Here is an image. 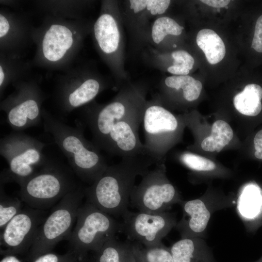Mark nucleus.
Segmentation results:
<instances>
[{
	"mask_svg": "<svg viewBox=\"0 0 262 262\" xmlns=\"http://www.w3.org/2000/svg\"><path fill=\"white\" fill-rule=\"evenodd\" d=\"M121 230V223L86 201L79 208L75 227L66 239L69 251L78 260L87 259L89 252L99 250Z\"/></svg>",
	"mask_w": 262,
	"mask_h": 262,
	"instance_id": "nucleus-6",
	"label": "nucleus"
},
{
	"mask_svg": "<svg viewBox=\"0 0 262 262\" xmlns=\"http://www.w3.org/2000/svg\"><path fill=\"white\" fill-rule=\"evenodd\" d=\"M4 79V74L2 70V67L0 66V86L2 84L3 80Z\"/></svg>",
	"mask_w": 262,
	"mask_h": 262,
	"instance_id": "nucleus-36",
	"label": "nucleus"
},
{
	"mask_svg": "<svg viewBox=\"0 0 262 262\" xmlns=\"http://www.w3.org/2000/svg\"><path fill=\"white\" fill-rule=\"evenodd\" d=\"M251 47L257 52H262V15L256 22Z\"/></svg>",
	"mask_w": 262,
	"mask_h": 262,
	"instance_id": "nucleus-31",
	"label": "nucleus"
},
{
	"mask_svg": "<svg viewBox=\"0 0 262 262\" xmlns=\"http://www.w3.org/2000/svg\"><path fill=\"white\" fill-rule=\"evenodd\" d=\"M147 92V87L145 84L127 83L110 103L86 109L80 121L89 129L92 141L98 147L118 121L129 119L143 120Z\"/></svg>",
	"mask_w": 262,
	"mask_h": 262,
	"instance_id": "nucleus-3",
	"label": "nucleus"
},
{
	"mask_svg": "<svg viewBox=\"0 0 262 262\" xmlns=\"http://www.w3.org/2000/svg\"><path fill=\"white\" fill-rule=\"evenodd\" d=\"M154 164L148 156L142 155L108 165L93 183L84 187L86 201L110 215L122 217L129 211L136 177L143 176Z\"/></svg>",
	"mask_w": 262,
	"mask_h": 262,
	"instance_id": "nucleus-1",
	"label": "nucleus"
},
{
	"mask_svg": "<svg viewBox=\"0 0 262 262\" xmlns=\"http://www.w3.org/2000/svg\"><path fill=\"white\" fill-rule=\"evenodd\" d=\"M47 144L21 131L0 139V154L8 164L0 176V183L15 182L19 186L37 172L48 158L43 152Z\"/></svg>",
	"mask_w": 262,
	"mask_h": 262,
	"instance_id": "nucleus-5",
	"label": "nucleus"
},
{
	"mask_svg": "<svg viewBox=\"0 0 262 262\" xmlns=\"http://www.w3.org/2000/svg\"><path fill=\"white\" fill-rule=\"evenodd\" d=\"M169 0H130L125 17L131 29L137 35H144L147 22L152 17L159 16L168 8Z\"/></svg>",
	"mask_w": 262,
	"mask_h": 262,
	"instance_id": "nucleus-15",
	"label": "nucleus"
},
{
	"mask_svg": "<svg viewBox=\"0 0 262 262\" xmlns=\"http://www.w3.org/2000/svg\"><path fill=\"white\" fill-rule=\"evenodd\" d=\"M47 211L27 206L0 230V255L28 252L36 231L47 217Z\"/></svg>",
	"mask_w": 262,
	"mask_h": 262,
	"instance_id": "nucleus-11",
	"label": "nucleus"
},
{
	"mask_svg": "<svg viewBox=\"0 0 262 262\" xmlns=\"http://www.w3.org/2000/svg\"><path fill=\"white\" fill-rule=\"evenodd\" d=\"M78 260L75 254L69 251L65 254L51 251L34 258L30 262H76Z\"/></svg>",
	"mask_w": 262,
	"mask_h": 262,
	"instance_id": "nucleus-30",
	"label": "nucleus"
},
{
	"mask_svg": "<svg viewBox=\"0 0 262 262\" xmlns=\"http://www.w3.org/2000/svg\"><path fill=\"white\" fill-rule=\"evenodd\" d=\"M0 262H24L16 255L8 254L2 255Z\"/></svg>",
	"mask_w": 262,
	"mask_h": 262,
	"instance_id": "nucleus-35",
	"label": "nucleus"
},
{
	"mask_svg": "<svg viewBox=\"0 0 262 262\" xmlns=\"http://www.w3.org/2000/svg\"><path fill=\"white\" fill-rule=\"evenodd\" d=\"M72 33L67 27L53 24L47 31L42 43L45 57L50 61L61 59L72 46Z\"/></svg>",
	"mask_w": 262,
	"mask_h": 262,
	"instance_id": "nucleus-17",
	"label": "nucleus"
},
{
	"mask_svg": "<svg viewBox=\"0 0 262 262\" xmlns=\"http://www.w3.org/2000/svg\"><path fill=\"white\" fill-rule=\"evenodd\" d=\"M142 119H129L118 121L98 147L110 155L122 158L148 155L138 133Z\"/></svg>",
	"mask_w": 262,
	"mask_h": 262,
	"instance_id": "nucleus-12",
	"label": "nucleus"
},
{
	"mask_svg": "<svg viewBox=\"0 0 262 262\" xmlns=\"http://www.w3.org/2000/svg\"><path fill=\"white\" fill-rule=\"evenodd\" d=\"M169 249L174 262H217L201 237L181 238Z\"/></svg>",
	"mask_w": 262,
	"mask_h": 262,
	"instance_id": "nucleus-16",
	"label": "nucleus"
},
{
	"mask_svg": "<svg viewBox=\"0 0 262 262\" xmlns=\"http://www.w3.org/2000/svg\"><path fill=\"white\" fill-rule=\"evenodd\" d=\"M91 262H136L131 243L114 237L107 241L89 259Z\"/></svg>",
	"mask_w": 262,
	"mask_h": 262,
	"instance_id": "nucleus-19",
	"label": "nucleus"
},
{
	"mask_svg": "<svg viewBox=\"0 0 262 262\" xmlns=\"http://www.w3.org/2000/svg\"><path fill=\"white\" fill-rule=\"evenodd\" d=\"M42 115L44 131L53 136L74 174L83 182L93 183L108 165L101 150L84 137L83 124L80 121L71 127L48 112Z\"/></svg>",
	"mask_w": 262,
	"mask_h": 262,
	"instance_id": "nucleus-2",
	"label": "nucleus"
},
{
	"mask_svg": "<svg viewBox=\"0 0 262 262\" xmlns=\"http://www.w3.org/2000/svg\"><path fill=\"white\" fill-rule=\"evenodd\" d=\"M238 210L244 220L247 222L262 223V196L254 188L244 191L238 199Z\"/></svg>",
	"mask_w": 262,
	"mask_h": 262,
	"instance_id": "nucleus-22",
	"label": "nucleus"
},
{
	"mask_svg": "<svg viewBox=\"0 0 262 262\" xmlns=\"http://www.w3.org/2000/svg\"><path fill=\"white\" fill-rule=\"evenodd\" d=\"M262 88L255 83L246 85L244 89L236 94L233 98L235 109L241 114L254 116L262 109Z\"/></svg>",
	"mask_w": 262,
	"mask_h": 262,
	"instance_id": "nucleus-20",
	"label": "nucleus"
},
{
	"mask_svg": "<svg viewBox=\"0 0 262 262\" xmlns=\"http://www.w3.org/2000/svg\"><path fill=\"white\" fill-rule=\"evenodd\" d=\"M84 189L82 185L66 195L52 208L36 231L27 256L29 262L51 252L61 240H66L72 231L78 210L85 197Z\"/></svg>",
	"mask_w": 262,
	"mask_h": 262,
	"instance_id": "nucleus-7",
	"label": "nucleus"
},
{
	"mask_svg": "<svg viewBox=\"0 0 262 262\" xmlns=\"http://www.w3.org/2000/svg\"><path fill=\"white\" fill-rule=\"evenodd\" d=\"M196 42L210 64H216L224 58L226 54L225 44L214 31L209 29L200 30L196 35Z\"/></svg>",
	"mask_w": 262,
	"mask_h": 262,
	"instance_id": "nucleus-21",
	"label": "nucleus"
},
{
	"mask_svg": "<svg viewBox=\"0 0 262 262\" xmlns=\"http://www.w3.org/2000/svg\"><path fill=\"white\" fill-rule=\"evenodd\" d=\"M183 29L173 18L167 16H159L152 23L149 38L154 45L159 47L166 36H179L181 34Z\"/></svg>",
	"mask_w": 262,
	"mask_h": 262,
	"instance_id": "nucleus-25",
	"label": "nucleus"
},
{
	"mask_svg": "<svg viewBox=\"0 0 262 262\" xmlns=\"http://www.w3.org/2000/svg\"><path fill=\"white\" fill-rule=\"evenodd\" d=\"M121 17V14L117 18L111 14H102L94 27L95 38L101 50L107 54H117L121 59L123 45Z\"/></svg>",
	"mask_w": 262,
	"mask_h": 262,
	"instance_id": "nucleus-14",
	"label": "nucleus"
},
{
	"mask_svg": "<svg viewBox=\"0 0 262 262\" xmlns=\"http://www.w3.org/2000/svg\"><path fill=\"white\" fill-rule=\"evenodd\" d=\"M122 217L121 230L130 240L146 247L161 244L162 239L177 224L175 214L168 211L148 213L128 211Z\"/></svg>",
	"mask_w": 262,
	"mask_h": 262,
	"instance_id": "nucleus-10",
	"label": "nucleus"
},
{
	"mask_svg": "<svg viewBox=\"0 0 262 262\" xmlns=\"http://www.w3.org/2000/svg\"><path fill=\"white\" fill-rule=\"evenodd\" d=\"M179 160L186 167L195 171L211 172L216 167L215 164L211 160L190 152L181 153Z\"/></svg>",
	"mask_w": 262,
	"mask_h": 262,
	"instance_id": "nucleus-29",
	"label": "nucleus"
},
{
	"mask_svg": "<svg viewBox=\"0 0 262 262\" xmlns=\"http://www.w3.org/2000/svg\"><path fill=\"white\" fill-rule=\"evenodd\" d=\"M76 262H88V259L84 260H78Z\"/></svg>",
	"mask_w": 262,
	"mask_h": 262,
	"instance_id": "nucleus-37",
	"label": "nucleus"
},
{
	"mask_svg": "<svg viewBox=\"0 0 262 262\" xmlns=\"http://www.w3.org/2000/svg\"><path fill=\"white\" fill-rule=\"evenodd\" d=\"M142 123L147 154L155 165L164 164L166 152L180 136L179 118L153 97L147 101Z\"/></svg>",
	"mask_w": 262,
	"mask_h": 262,
	"instance_id": "nucleus-8",
	"label": "nucleus"
},
{
	"mask_svg": "<svg viewBox=\"0 0 262 262\" xmlns=\"http://www.w3.org/2000/svg\"><path fill=\"white\" fill-rule=\"evenodd\" d=\"M255 262H262V256L258 261Z\"/></svg>",
	"mask_w": 262,
	"mask_h": 262,
	"instance_id": "nucleus-38",
	"label": "nucleus"
},
{
	"mask_svg": "<svg viewBox=\"0 0 262 262\" xmlns=\"http://www.w3.org/2000/svg\"><path fill=\"white\" fill-rule=\"evenodd\" d=\"M101 85L98 81L94 79H88L67 96L66 111L80 107L92 101L100 91Z\"/></svg>",
	"mask_w": 262,
	"mask_h": 262,
	"instance_id": "nucleus-24",
	"label": "nucleus"
},
{
	"mask_svg": "<svg viewBox=\"0 0 262 262\" xmlns=\"http://www.w3.org/2000/svg\"><path fill=\"white\" fill-rule=\"evenodd\" d=\"M88 262H91L89 259H88Z\"/></svg>",
	"mask_w": 262,
	"mask_h": 262,
	"instance_id": "nucleus-39",
	"label": "nucleus"
},
{
	"mask_svg": "<svg viewBox=\"0 0 262 262\" xmlns=\"http://www.w3.org/2000/svg\"><path fill=\"white\" fill-rule=\"evenodd\" d=\"M172 59V64L166 68L168 72L174 75H187L193 68L195 60L193 56L187 51L179 49L170 54Z\"/></svg>",
	"mask_w": 262,
	"mask_h": 262,
	"instance_id": "nucleus-28",
	"label": "nucleus"
},
{
	"mask_svg": "<svg viewBox=\"0 0 262 262\" xmlns=\"http://www.w3.org/2000/svg\"><path fill=\"white\" fill-rule=\"evenodd\" d=\"M253 142L255 149V156L259 159L262 160V130L256 133Z\"/></svg>",
	"mask_w": 262,
	"mask_h": 262,
	"instance_id": "nucleus-32",
	"label": "nucleus"
},
{
	"mask_svg": "<svg viewBox=\"0 0 262 262\" xmlns=\"http://www.w3.org/2000/svg\"><path fill=\"white\" fill-rule=\"evenodd\" d=\"M202 3L214 8H223L227 6L230 2L229 0H201Z\"/></svg>",
	"mask_w": 262,
	"mask_h": 262,
	"instance_id": "nucleus-33",
	"label": "nucleus"
},
{
	"mask_svg": "<svg viewBox=\"0 0 262 262\" xmlns=\"http://www.w3.org/2000/svg\"><path fill=\"white\" fill-rule=\"evenodd\" d=\"M202 88L201 82L191 76L173 75L167 77L158 85V92L156 95L171 91L180 93L184 101L191 102L198 98Z\"/></svg>",
	"mask_w": 262,
	"mask_h": 262,
	"instance_id": "nucleus-18",
	"label": "nucleus"
},
{
	"mask_svg": "<svg viewBox=\"0 0 262 262\" xmlns=\"http://www.w3.org/2000/svg\"><path fill=\"white\" fill-rule=\"evenodd\" d=\"M183 217L176 227L181 238L201 237L204 233L211 217V211L207 204L201 199L182 201Z\"/></svg>",
	"mask_w": 262,
	"mask_h": 262,
	"instance_id": "nucleus-13",
	"label": "nucleus"
},
{
	"mask_svg": "<svg viewBox=\"0 0 262 262\" xmlns=\"http://www.w3.org/2000/svg\"><path fill=\"white\" fill-rule=\"evenodd\" d=\"M81 185L70 168L48 159L37 172L20 186L19 195L27 206L47 211Z\"/></svg>",
	"mask_w": 262,
	"mask_h": 262,
	"instance_id": "nucleus-4",
	"label": "nucleus"
},
{
	"mask_svg": "<svg viewBox=\"0 0 262 262\" xmlns=\"http://www.w3.org/2000/svg\"><path fill=\"white\" fill-rule=\"evenodd\" d=\"M164 164H156L142 176L139 184L134 185L130 197V205L140 212L160 213L167 212L182 200L175 186L166 175Z\"/></svg>",
	"mask_w": 262,
	"mask_h": 262,
	"instance_id": "nucleus-9",
	"label": "nucleus"
},
{
	"mask_svg": "<svg viewBox=\"0 0 262 262\" xmlns=\"http://www.w3.org/2000/svg\"><path fill=\"white\" fill-rule=\"evenodd\" d=\"M23 201L6 194L4 184L0 183V228L1 230L7 224L22 210Z\"/></svg>",
	"mask_w": 262,
	"mask_h": 262,
	"instance_id": "nucleus-27",
	"label": "nucleus"
},
{
	"mask_svg": "<svg viewBox=\"0 0 262 262\" xmlns=\"http://www.w3.org/2000/svg\"><path fill=\"white\" fill-rule=\"evenodd\" d=\"M9 24L7 19L1 14L0 15V37L4 36L9 29Z\"/></svg>",
	"mask_w": 262,
	"mask_h": 262,
	"instance_id": "nucleus-34",
	"label": "nucleus"
},
{
	"mask_svg": "<svg viewBox=\"0 0 262 262\" xmlns=\"http://www.w3.org/2000/svg\"><path fill=\"white\" fill-rule=\"evenodd\" d=\"M131 245L136 262H174L169 247L162 243L152 247H145L136 242Z\"/></svg>",
	"mask_w": 262,
	"mask_h": 262,
	"instance_id": "nucleus-26",
	"label": "nucleus"
},
{
	"mask_svg": "<svg viewBox=\"0 0 262 262\" xmlns=\"http://www.w3.org/2000/svg\"><path fill=\"white\" fill-rule=\"evenodd\" d=\"M210 135L202 141L201 147L208 152H220L232 139L233 130L225 121L217 120L213 124Z\"/></svg>",
	"mask_w": 262,
	"mask_h": 262,
	"instance_id": "nucleus-23",
	"label": "nucleus"
}]
</instances>
